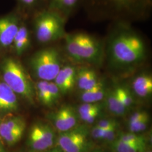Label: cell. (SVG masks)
<instances>
[{"label":"cell","mask_w":152,"mask_h":152,"mask_svg":"<svg viewBox=\"0 0 152 152\" xmlns=\"http://www.w3.org/2000/svg\"><path fill=\"white\" fill-rule=\"evenodd\" d=\"M29 144L33 149L36 151H44L49 148L45 142L42 140L38 134L35 126L34 125L31 129L29 136Z\"/></svg>","instance_id":"obj_21"},{"label":"cell","mask_w":152,"mask_h":152,"mask_svg":"<svg viewBox=\"0 0 152 152\" xmlns=\"http://www.w3.org/2000/svg\"><path fill=\"white\" fill-rule=\"evenodd\" d=\"M149 120V117H148L136 122L129 123L130 130L133 132H137L145 130L147 129Z\"/></svg>","instance_id":"obj_25"},{"label":"cell","mask_w":152,"mask_h":152,"mask_svg":"<svg viewBox=\"0 0 152 152\" xmlns=\"http://www.w3.org/2000/svg\"><path fill=\"white\" fill-rule=\"evenodd\" d=\"M55 126L61 132L72 129L76 124L77 118L73 109L69 105H65L54 115Z\"/></svg>","instance_id":"obj_13"},{"label":"cell","mask_w":152,"mask_h":152,"mask_svg":"<svg viewBox=\"0 0 152 152\" xmlns=\"http://www.w3.org/2000/svg\"><path fill=\"white\" fill-rule=\"evenodd\" d=\"M0 152H5V150L3 149V148L0 145Z\"/></svg>","instance_id":"obj_34"},{"label":"cell","mask_w":152,"mask_h":152,"mask_svg":"<svg viewBox=\"0 0 152 152\" xmlns=\"http://www.w3.org/2000/svg\"><path fill=\"white\" fill-rule=\"evenodd\" d=\"M114 89L118 98L126 108H130L134 104V98L132 92L128 87L117 86Z\"/></svg>","instance_id":"obj_20"},{"label":"cell","mask_w":152,"mask_h":152,"mask_svg":"<svg viewBox=\"0 0 152 152\" xmlns=\"http://www.w3.org/2000/svg\"><path fill=\"white\" fill-rule=\"evenodd\" d=\"M24 131H16L10 132L6 135L3 137L4 139L7 143L10 144H13L19 141L22 138Z\"/></svg>","instance_id":"obj_27"},{"label":"cell","mask_w":152,"mask_h":152,"mask_svg":"<svg viewBox=\"0 0 152 152\" xmlns=\"http://www.w3.org/2000/svg\"><path fill=\"white\" fill-rule=\"evenodd\" d=\"M18 108L16 94L4 82H0V112H12Z\"/></svg>","instance_id":"obj_14"},{"label":"cell","mask_w":152,"mask_h":152,"mask_svg":"<svg viewBox=\"0 0 152 152\" xmlns=\"http://www.w3.org/2000/svg\"><path fill=\"white\" fill-rule=\"evenodd\" d=\"M152 152V151H148V152Z\"/></svg>","instance_id":"obj_36"},{"label":"cell","mask_w":152,"mask_h":152,"mask_svg":"<svg viewBox=\"0 0 152 152\" xmlns=\"http://www.w3.org/2000/svg\"><path fill=\"white\" fill-rule=\"evenodd\" d=\"M77 66L74 63H64L54 79V83L61 95L71 92L76 86Z\"/></svg>","instance_id":"obj_10"},{"label":"cell","mask_w":152,"mask_h":152,"mask_svg":"<svg viewBox=\"0 0 152 152\" xmlns=\"http://www.w3.org/2000/svg\"><path fill=\"white\" fill-rule=\"evenodd\" d=\"M64 52L76 64L100 68L104 64V43L92 34L83 32L66 33Z\"/></svg>","instance_id":"obj_3"},{"label":"cell","mask_w":152,"mask_h":152,"mask_svg":"<svg viewBox=\"0 0 152 152\" xmlns=\"http://www.w3.org/2000/svg\"><path fill=\"white\" fill-rule=\"evenodd\" d=\"M49 88L51 97L53 100V103L55 104L59 100L61 94L59 88L55 83L54 82H49Z\"/></svg>","instance_id":"obj_28"},{"label":"cell","mask_w":152,"mask_h":152,"mask_svg":"<svg viewBox=\"0 0 152 152\" xmlns=\"http://www.w3.org/2000/svg\"><path fill=\"white\" fill-rule=\"evenodd\" d=\"M96 126L103 129H108L112 127H117V124L114 120H103L100 121Z\"/></svg>","instance_id":"obj_29"},{"label":"cell","mask_w":152,"mask_h":152,"mask_svg":"<svg viewBox=\"0 0 152 152\" xmlns=\"http://www.w3.org/2000/svg\"><path fill=\"white\" fill-rule=\"evenodd\" d=\"M64 63L61 51L54 46L38 50L29 60L33 75L39 80L46 81H54Z\"/></svg>","instance_id":"obj_6"},{"label":"cell","mask_w":152,"mask_h":152,"mask_svg":"<svg viewBox=\"0 0 152 152\" xmlns=\"http://www.w3.org/2000/svg\"><path fill=\"white\" fill-rule=\"evenodd\" d=\"M45 7L56 11L68 20L82 7L83 0H44Z\"/></svg>","instance_id":"obj_12"},{"label":"cell","mask_w":152,"mask_h":152,"mask_svg":"<svg viewBox=\"0 0 152 152\" xmlns=\"http://www.w3.org/2000/svg\"><path fill=\"white\" fill-rule=\"evenodd\" d=\"M100 112V111H95L90 113L81 115L80 116L81 120L86 122L88 124H91L92 122H94V121L96 119V118L98 117Z\"/></svg>","instance_id":"obj_32"},{"label":"cell","mask_w":152,"mask_h":152,"mask_svg":"<svg viewBox=\"0 0 152 152\" xmlns=\"http://www.w3.org/2000/svg\"><path fill=\"white\" fill-rule=\"evenodd\" d=\"M82 130H69L60 135L58 144L64 152H85L87 149L86 135Z\"/></svg>","instance_id":"obj_7"},{"label":"cell","mask_w":152,"mask_h":152,"mask_svg":"<svg viewBox=\"0 0 152 152\" xmlns=\"http://www.w3.org/2000/svg\"><path fill=\"white\" fill-rule=\"evenodd\" d=\"M115 127L104 129V133L102 139H104L106 141H113L115 136Z\"/></svg>","instance_id":"obj_30"},{"label":"cell","mask_w":152,"mask_h":152,"mask_svg":"<svg viewBox=\"0 0 152 152\" xmlns=\"http://www.w3.org/2000/svg\"><path fill=\"white\" fill-rule=\"evenodd\" d=\"M82 7L92 21L132 24L150 17L152 0H83Z\"/></svg>","instance_id":"obj_2"},{"label":"cell","mask_w":152,"mask_h":152,"mask_svg":"<svg viewBox=\"0 0 152 152\" xmlns=\"http://www.w3.org/2000/svg\"><path fill=\"white\" fill-rule=\"evenodd\" d=\"M54 152L53 151H52V152Z\"/></svg>","instance_id":"obj_37"},{"label":"cell","mask_w":152,"mask_h":152,"mask_svg":"<svg viewBox=\"0 0 152 152\" xmlns=\"http://www.w3.org/2000/svg\"><path fill=\"white\" fill-rule=\"evenodd\" d=\"M24 9L29 10H36V12L45 8L44 0H17Z\"/></svg>","instance_id":"obj_23"},{"label":"cell","mask_w":152,"mask_h":152,"mask_svg":"<svg viewBox=\"0 0 152 152\" xmlns=\"http://www.w3.org/2000/svg\"><path fill=\"white\" fill-rule=\"evenodd\" d=\"M100 80L101 78L96 68L88 65L77 66L76 86L81 91L88 90L95 87Z\"/></svg>","instance_id":"obj_11"},{"label":"cell","mask_w":152,"mask_h":152,"mask_svg":"<svg viewBox=\"0 0 152 152\" xmlns=\"http://www.w3.org/2000/svg\"><path fill=\"white\" fill-rule=\"evenodd\" d=\"M102 105L98 103H86L81 104L78 109V112L80 115L83 114L90 113L95 111H100L102 109Z\"/></svg>","instance_id":"obj_24"},{"label":"cell","mask_w":152,"mask_h":152,"mask_svg":"<svg viewBox=\"0 0 152 152\" xmlns=\"http://www.w3.org/2000/svg\"><path fill=\"white\" fill-rule=\"evenodd\" d=\"M104 43V63L117 77H130L142 69L148 58L145 39L125 22H114Z\"/></svg>","instance_id":"obj_1"},{"label":"cell","mask_w":152,"mask_h":152,"mask_svg":"<svg viewBox=\"0 0 152 152\" xmlns=\"http://www.w3.org/2000/svg\"><path fill=\"white\" fill-rule=\"evenodd\" d=\"M49 82L39 80L37 82L35 87V92L37 93L39 102L44 105L51 107L54 104L51 97L49 90Z\"/></svg>","instance_id":"obj_18"},{"label":"cell","mask_w":152,"mask_h":152,"mask_svg":"<svg viewBox=\"0 0 152 152\" xmlns=\"http://www.w3.org/2000/svg\"><path fill=\"white\" fill-rule=\"evenodd\" d=\"M34 126L39 135L48 147H52L54 143V134L51 128L47 125L36 124Z\"/></svg>","instance_id":"obj_22"},{"label":"cell","mask_w":152,"mask_h":152,"mask_svg":"<svg viewBox=\"0 0 152 152\" xmlns=\"http://www.w3.org/2000/svg\"><path fill=\"white\" fill-rule=\"evenodd\" d=\"M112 147L116 152H142L145 150V144L127 142L118 139L114 141Z\"/></svg>","instance_id":"obj_19"},{"label":"cell","mask_w":152,"mask_h":152,"mask_svg":"<svg viewBox=\"0 0 152 152\" xmlns=\"http://www.w3.org/2000/svg\"><path fill=\"white\" fill-rule=\"evenodd\" d=\"M149 117V114H148L147 112L145 111H138L132 114L130 118L129 123L134 122L137 121L142 120L146 117Z\"/></svg>","instance_id":"obj_31"},{"label":"cell","mask_w":152,"mask_h":152,"mask_svg":"<svg viewBox=\"0 0 152 152\" xmlns=\"http://www.w3.org/2000/svg\"><path fill=\"white\" fill-rule=\"evenodd\" d=\"M104 80L101 78L98 84L92 88L82 91L80 99L82 102L86 103H98L105 98L107 91Z\"/></svg>","instance_id":"obj_16"},{"label":"cell","mask_w":152,"mask_h":152,"mask_svg":"<svg viewBox=\"0 0 152 152\" xmlns=\"http://www.w3.org/2000/svg\"><path fill=\"white\" fill-rule=\"evenodd\" d=\"M119 139L127 142H130L136 144H145V139L144 137L137 135L134 134H122L119 138Z\"/></svg>","instance_id":"obj_26"},{"label":"cell","mask_w":152,"mask_h":152,"mask_svg":"<svg viewBox=\"0 0 152 152\" xmlns=\"http://www.w3.org/2000/svg\"><path fill=\"white\" fill-rule=\"evenodd\" d=\"M53 152H60L59 151H57V150H54V151H53Z\"/></svg>","instance_id":"obj_35"},{"label":"cell","mask_w":152,"mask_h":152,"mask_svg":"<svg viewBox=\"0 0 152 152\" xmlns=\"http://www.w3.org/2000/svg\"><path fill=\"white\" fill-rule=\"evenodd\" d=\"M66 20L58 12L45 7L36 12L33 27L37 41L48 44L64 38Z\"/></svg>","instance_id":"obj_5"},{"label":"cell","mask_w":152,"mask_h":152,"mask_svg":"<svg viewBox=\"0 0 152 152\" xmlns=\"http://www.w3.org/2000/svg\"><path fill=\"white\" fill-rule=\"evenodd\" d=\"M104 133V129L99 127L98 126H95L92 129L91 134L93 137L95 139H102Z\"/></svg>","instance_id":"obj_33"},{"label":"cell","mask_w":152,"mask_h":152,"mask_svg":"<svg viewBox=\"0 0 152 152\" xmlns=\"http://www.w3.org/2000/svg\"><path fill=\"white\" fill-rule=\"evenodd\" d=\"M20 24L19 16L16 14L0 18V47L6 49L12 45Z\"/></svg>","instance_id":"obj_8"},{"label":"cell","mask_w":152,"mask_h":152,"mask_svg":"<svg viewBox=\"0 0 152 152\" xmlns=\"http://www.w3.org/2000/svg\"><path fill=\"white\" fill-rule=\"evenodd\" d=\"M1 71L4 82L29 103H34L35 87L27 72L19 60L8 57L2 60Z\"/></svg>","instance_id":"obj_4"},{"label":"cell","mask_w":152,"mask_h":152,"mask_svg":"<svg viewBox=\"0 0 152 152\" xmlns=\"http://www.w3.org/2000/svg\"><path fill=\"white\" fill-rule=\"evenodd\" d=\"M31 44L29 31L24 24L21 23L12 44L15 54L18 56L23 54L30 48Z\"/></svg>","instance_id":"obj_15"},{"label":"cell","mask_w":152,"mask_h":152,"mask_svg":"<svg viewBox=\"0 0 152 152\" xmlns=\"http://www.w3.org/2000/svg\"><path fill=\"white\" fill-rule=\"evenodd\" d=\"M105 99L106 105L111 113L117 115H123L125 114L127 109L120 101L114 88L107 90Z\"/></svg>","instance_id":"obj_17"},{"label":"cell","mask_w":152,"mask_h":152,"mask_svg":"<svg viewBox=\"0 0 152 152\" xmlns=\"http://www.w3.org/2000/svg\"><path fill=\"white\" fill-rule=\"evenodd\" d=\"M130 77H131V89L136 96L141 99H147L151 96L152 76L149 72L141 69Z\"/></svg>","instance_id":"obj_9"}]
</instances>
